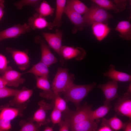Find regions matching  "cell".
I'll return each instance as SVG.
<instances>
[{"label": "cell", "instance_id": "cell-1", "mask_svg": "<svg viewBox=\"0 0 131 131\" xmlns=\"http://www.w3.org/2000/svg\"><path fill=\"white\" fill-rule=\"evenodd\" d=\"M96 85L95 82L91 84L83 85H76L73 83L67 88L64 93V99L66 102L70 101L75 106L76 109L89 93Z\"/></svg>", "mask_w": 131, "mask_h": 131}, {"label": "cell", "instance_id": "cell-2", "mask_svg": "<svg viewBox=\"0 0 131 131\" xmlns=\"http://www.w3.org/2000/svg\"><path fill=\"white\" fill-rule=\"evenodd\" d=\"M113 17L106 10L93 2L88 11L83 16L86 26L96 23L108 24L109 19Z\"/></svg>", "mask_w": 131, "mask_h": 131}, {"label": "cell", "instance_id": "cell-3", "mask_svg": "<svg viewBox=\"0 0 131 131\" xmlns=\"http://www.w3.org/2000/svg\"><path fill=\"white\" fill-rule=\"evenodd\" d=\"M66 68L58 67L52 82L51 89L55 94L64 93L75 79L73 74H69Z\"/></svg>", "mask_w": 131, "mask_h": 131}, {"label": "cell", "instance_id": "cell-4", "mask_svg": "<svg viewBox=\"0 0 131 131\" xmlns=\"http://www.w3.org/2000/svg\"><path fill=\"white\" fill-rule=\"evenodd\" d=\"M92 106L85 103L75 111L70 110L68 108L65 112V118L67 119L70 124V127L89 119Z\"/></svg>", "mask_w": 131, "mask_h": 131}, {"label": "cell", "instance_id": "cell-5", "mask_svg": "<svg viewBox=\"0 0 131 131\" xmlns=\"http://www.w3.org/2000/svg\"><path fill=\"white\" fill-rule=\"evenodd\" d=\"M86 54V51L82 48L62 46L61 51L60 62L63 66L65 59L67 60L74 58L78 60H81L85 57Z\"/></svg>", "mask_w": 131, "mask_h": 131}, {"label": "cell", "instance_id": "cell-6", "mask_svg": "<svg viewBox=\"0 0 131 131\" xmlns=\"http://www.w3.org/2000/svg\"><path fill=\"white\" fill-rule=\"evenodd\" d=\"M38 105L39 108L34 113L32 119L40 127L48 124L50 122L49 119L47 118V114L48 111L54 106L53 104L47 103L44 100L39 101Z\"/></svg>", "mask_w": 131, "mask_h": 131}, {"label": "cell", "instance_id": "cell-7", "mask_svg": "<svg viewBox=\"0 0 131 131\" xmlns=\"http://www.w3.org/2000/svg\"><path fill=\"white\" fill-rule=\"evenodd\" d=\"M31 30L27 23L15 25L0 31V41L7 39L17 38Z\"/></svg>", "mask_w": 131, "mask_h": 131}, {"label": "cell", "instance_id": "cell-8", "mask_svg": "<svg viewBox=\"0 0 131 131\" xmlns=\"http://www.w3.org/2000/svg\"><path fill=\"white\" fill-rule=\"evenodd\" d=\"M114 109L117 114L131 118V97L128 92L118 99L115 104Z\"/></svg>", "mask_w": 131, "mask_h": 131}, {"label": "cell", "instance_id": "cell-9", "mask_svg": "<svg viewBox=\"0 0 131 131\" xmlns=\"http://www.w3.org/2000/svg\"><path fill=\"white\" fill-rule=\"evenodd\" d=\"M7 52L10 53L19 69L25 70L29 67L30 58L27 53L22 51L8 47L6 48Z\"/></svg>", "mask_w": 131, "mask_h": 131}, {"label": "cell", "instance_id": "cell-10", "mask_svg": "<svg viewBox=\"0 0 131 131\" xmlns=\"http://www.w3.org/2000/svg\"><path fill=\"white\" fill-rule=\"evenodd\" d=\"M42 34L49 46L58 54L61 59L63 32L57 30L55 33L43 32Z\"/></svg>", "mask_w": 131, "mask_h": 131}, {"label": "cell", "instance_id": "cell-11", "mask_svg": "<svg viewBox=\"0 0 131 131\" xmlns=\"http://www.w3.org/2000/svg\"><path fill=\"white\" fill-rule=\"evenodd\" d=\"M33 90L24 87L20 90L14 98L9 102L11 106L24 109L27 106V103L32 95Z\"/></svg>", "mask_w": 131, "mask_h": 131}, {"label": "cell", "instance_id": "cell-12", "mask_svg": "<svg viewBox=\"0 0 131 131\" xmlns=\"http://www.w3.org/2000/svg\"><path fill=\"white\" fill-rule=\"evenodd\" d=\"M64 13L74 25L72 30L73 33H75L79 31L82 30L86 26L81 15L74 11L66 4Z\"/></svg>", "mask_w": 131, "mask_h": 131}, {"label": "cell", "instance_id": "cell-13", "mask_svg": "<svg viewBox=\"0 0 131 131\" xmlns=\"http://www.w3.org/2000/svg\"><path fill=\"white\" fill-rule=\"evenodd\" d=\"M98 87L101 89L104 95L106 100L104 104H110V102L118 97L117 82L112 81L102 84H99Z\"/></svg>", "mask_w": 131, "mask_h": 131}, {"label": "cell", "instance_id": "cell-14", "mask_svg": "<svg viewBox=\"0 0 131 131\" xmlns=\"http://www.w3.org/2000/svg\"><path fill=\"white\" fill-rule=\"evenodd\" d=\"M24 74L13 70L10 66L3 74L2 77L6 82L7 85L16 87L25 81V79L21 77Z\"/></svg>", "mask_w": 131, "mask_h": 131}, {"label": "cell", "instance_id": "cell-15", "mask_svg": "<svg viewBox=\"0 0 131 131\" xmlns=\"http://www.w3.org/2000/svg\"><path fill=\"white\" fill-rule=\"evenodd\" d=\"M27 24L31 30H33L46 28L52 30L54 27L52 22H48L45 17L40 15L37 13L34 14L28 18Z\"/></svg>", "mask_w": 131, "mask_h": 131}, {"label": "cell", "instance_id": "cell-16", "mask_svg": "<svg viewBox=\"0 0 131 131\" xmlns=\"http://www.w3.org/2000/svg\"><path fill=\"white\" fill-rule=\"evenodd\" d=\"M36 79L37 87L42 90L40 96L47 99H52L55 94L50 88L48 78L36 77Z\"/></svg>", "mask_w": 131, "mask_h": 131}, {"label": "cell", "instance_id": "cell-17", "mask_svg": "<svg viewBox=\"0 0 131 131\" xmlns=\"http://www.w3.org/2000/svg\"><path fill=\"white\" fill-rule=\"evenodd\" d=\"M113 65H110L107 72L104 73V76H107L112 81L118 82H129L131 81V76L126 73L119 71L115 69Z\"/></svg>", "mask_w": 131, "mask_h": 131}, {"label": "cell", "instance_id": "cell-18", "mask_svg": "<svg viewBox=\"0 0 131 131\" xmlns=\"http://www.w3.org/2000/svg\"><path fill=\"white\" fill-rule=\"evenodd\" d=\"M41 52V61L49 67L57 61V58L52 53L49 48L43 40L40 41Z\"/></svg>", "mask_w": 131, "mask_h": 131}, {"label": "cell", "instance_id": "cell-19", "mask_svg": "<svg viewBox=\"0 0 131 131\" xmlns=\"http://www.w3.org/2000/svg\"><path fill=\"white\" fill-rule=\"evenodd\" d=\"M108 25L103 23H95L92 25L93 33L98 41H102L110 32L111 29Z\"/></svg>", "mask_w": 131, "mask_h": 131}, {"label": "cell", "instance_id": "cell-20", "mask_svg": "<svg viewBox=\"0 0 131 131\" xmlns=\"http://www.w3.org/2000/svg\"><path fill=\"white\" fill-rule=\"evenodd\" d=\"M130 20L119 22L115 29L119 33V36L124 40L129 41L131 39V25Z\"/></svg>", "mask_w": 131, "mask_h": 131}, {"label": "cell", "instance_id": "cell-21", "mask_svg": "<svg viewBox=\"0 0 131 131\" xmlns=\"http://www.w3.org/2000/svg\"><path fill=\"white\" fill-rule=\"evenodd\" d=\"M97 125L95 121L89 119L70 127V131H97Z\"/></svg>", "mask_w": 131, "mask_h": 131}, {"label": "cell", "instance_id": "cell-22", "mask_svg": "<svg viewBox=\"0 0 131 131\" xmlns=\"http://www.w3.org/2000/svg\"><path fill=\"white\" fill-rule=\"evenodd\" d=\"M23 110L16 107H4L0 113V119L11 121L17 116H22Z\"/></svg>", "mask_w": 131, "mask_h": 131}, {"label": "cell", "instance_id": "cell-23", "mask_svg": "<svg viewBox=\"0 0 131 131\" xmlns=\"http://www.w3.org/2000/svg\"><path fill=\"white\" fill-rule=\"evenodd\" d=\"M48 67L40 61L25 73L32 74L36 77L48 78L49 73Z\"/></svg>", "mask_w": 131, "mask_h": 131}, {"label": "cell", "instance_id": "cell-24", "mask_svg": "<svg viewBox=\"0 0 131 131\" xmlns=\"http://www.w3.org/2000/svg\"><path fill=\"white\" fill-rule=\"evenodd\" d=\"M66 0H57L55 16L52 22L54 27H59L62 25V16L66 3Z\"/></svg>", "mask_w": 131, "mask_h": 131}, {"label": "cell", "instance_id": "cell-25", "mask_svg": "<svg viewBox=\"0 0 131 131\" xmlns=\"http://www.w3.org/2000/svg\"><path fill=\"white\" fill-rule=\"evenodd\" d=\"M124 123L116 116L107 119L103 118L101 125L107 126L114 131H117L123 129Z\"/></svg>", "mask_w": 131, "mask_h": 131}, {"label": "cell", "instance_id": "cell-26", "mask_svg": "<svg viewBox=\"0 0 131 131\" xmlns=\"http://www.w3.org/2000/svg\"><path fill=\"white\" fill-rule=\"evenodd\" d=\"M111 107L110 104H104L94 111L91 110L89 113V119L95 121L103 118L108 113Z\"/></svg>", "mask_w": 131, "mask_h": 131}, {"label": "cell", "instance_id": "cell-27", "mask_svg": "<svg viewBox=\"0 0 131 131\" xmlns=\"http://www.w3.org/2000/svg\"><path fill=\"white\" fill-rule=\"evenodd\" d=\"M66 4L81 15L85 14L89 9V8L83 3L78 0H67Z\"/></svg>", "mask_w": 131, "mask_h": 131}, {"label": "cell", "instance_id": "cell-28", "mask_svg": "<svg viewBox=\"0 0 131 131\" xmlns=\"http://www.w3.org/2000/svg\"><path fill=\"white\" fill-rule=\"evenodd\" d=\"M37 13L40 15L45 17L49 16H52L55 9L52 7L46 1L43 0L38 7L36 8Z\"/></svg>", "mask_w": 131, "mask_h": 131}, {"label": "cell", "instance_id": "cell-29", "mask_svg": "<svg viewBox=\"0 0 131 131\" xmlns=\"http://www.w3.org/2000/svg\"><path fill=\"white\" fill-rule=\"evenodd\" d=\"M91 1L106 10H112L116 13L120 12L112 1L109 0H92Z\"/></svg>", "mask_w": 131, "mask_h": 131}, {"label": "cell", "instance_id": "cell-30", "mask_svg": "<svg viewBox=\"0 0 131 131\" xmlns=\"http://www.w3.org/2000/svg\"><path fill=\"white\" fill-rule=\"evenodd\" d=\"M19 125L21 127L19 131H40V127L34 123L32 119L27 121L21 120L19 122Z\"/></svg>", "mask_w": 131, "mask_h": 131}, {"label": "cell", "instance_id": "cell-31", "mask_svg": "<svg viewBox=\"0 0 131 131\" xmlns=\"http://www.w3.org/2000/svg\"><path fill=\"white\" fill-rule=\"evenodd\" d=\"M54 107L61 112H64L68 108L66 102L59 94H55L52 99Z\"/></svg>", "mask_w": 131, "mask_h": 131}, {"label": "cell", "instance_id": "cell-32", "mask_svg": "<svg viewBox=\"0 0 131 131\" xmlns=\"http://www.w3.org/2000/svg\"><path fill=\"white\" fill-rule=\"evenodd\" d=\"M41 1L39 0H21L15 2L14 5L18 9H21L24 7L26 6L37 8Z\"/></svg>", "mask_w": 131, "mask_h": 131}, {"label": "cell", "instance_id": "cell-33", "mask_svg": "<svg viewBox=\"0 0 131 131\" xmlns=\"http://www.w3.org/2000/svg\"><path fill=\"white\" fill-rule=\"evenodd\" d=\"M19 90L6 87L0 89V99L7 97H14Z\"/></svg>", "mask_w": 131, "mask_h": 131}, {"label": "cell", "instance_id": "cell-34", "mask_svg": "<svg viewBox=\"0 0 131 131\" xmlns=\"http://www.w3.org/2000/svg\"><path fill=\"white\" fill-rule=\"evenodd\" d=\"M62 112L54 107L50 115V121L53 124H58L61 122Z\"/></svg>", "mask_w": 131, "mask_h": 131}, {"label": "cell", "instance_id": "cell-35", "mask_svg": "<svg viewBox=\"0 0 131 131\" xmlns=\"http://www.w3.org/2000/svg\"><path fill=\"white\" fill-rule=\"evenodd\" d=\"M9 63L6 57L0 53V73L3 74L10 67L8 66Z\"/></svg>", "mask_w": 131, "mask_h": 131}, {"label": "cell", "instance_id": "cell-36", "mask_svg": "<svg viewBox=\"0 0 131 131\" xmlns=\"http://www.w3.org/2000/svg\"><path fill=\"white\" fill-rule=\"evenodd\" d=\"M11 128V121L0 119V131H10Z\"/></svg>", "mask_w": 131, "mask_h": 131}, {"label": "cell", "instance_id": "cell-37", "mask_svg": "<svg viewBox=\"0 0 131 131\" xmlns=\"http://www.w3.org/2000/svg\"><path fill=\"white\" fill-rule=\"evenodd\" d=\"M114 3L119 10V12H122L126 8L127 1L126 0H114Z\"/></svg>", "mask_w": 131, "mask_h": 131}, {"label": "cell", "instance_id": "cell-38", "mask_svg": "<svg viewBox=\"0 0 131 131\" xmlns=\"http://www.w3.org/2000/svg\"><path fill=\"white\" fill-rule=\"evenodd\" d=\"M58 125L60 126L59 131H69L70 124L67 119H64Z\"/></svg>", "mask_w": 131, "mask_h": 131}, {"label": "cell", "instance_id": "cell-39", "mask_svg": "<svg viewBox=\"0 0 131 131\" xmlns=\"http://www.w3.org/2000/svg\"><path fill=\"white\" fill-rule=\"evenodd\" d=\"M123 129L124 131H131V122L130 119L127 122L124 123Z\"/></svg>", "mask_w": 131, "mask_h": 131}, {"label": "cell", "instance_id": "cell-40", "mask_svg": "<svg viewBox=\"0 0 131 131\" xmlns=\"http://www.w3.org/2000/svg\"><path fill=\"white\" fill-rule=\"evenodd\" d=\"M4 0H0V20L2 18L4 14Z\"/></svg>", "mask_w": 131, "mask_h": 131}, {"label": "cell", "instance_id": "cell-41", "mask_svg": "<svg viewBox=\"0 0 131 131\" xmlns=\"http://www.w3.org/2000/svg\"><path fill=\"white\" fill-rule=\"evenodd\" d=\"M97 131H114L109 127L106 126H102Z\"/></svg>", "mask_w": 131, "mask_h": 131}, {"label": "cell", "instance_id": "cell-42", "mask_svg": "<svg viewBox=\"0 0 131 131\" xmlns=\"http://www.w3.org/2000/svg\"><path fill=\"white\" fill-rule=\"evenodd\" d=\"M7 83L1 77H0V89L5 87Z\"/></svg>", "mask_w": 131, "mask_h": 131}, {"label": "cell", "instance_id": "cell-43", "mask_svg": "<svg viewBox=\"0 0 131 131\" xmlns=\"http://www.w3.org/2000/svg\"><path fill=\"white\" fill-rule=\"evenodd\" d=\"M43 131H53L52 127L48 126L46 127Z\"/></svg>", "mask_w": 131, "mask_h": 131}, {"label": "cell", "instance_id": "cell-44", "mask_svg": "<svg viewBox=\"0 0 131 131\" xmlns=\"http://www.w3.org/2000/svg\"><path fill=\"white\" fill-rule=\"evenodd\" d=\"M131 83H130L129 84L128 87V90H127L128 93L130 94H131Z\"/></svg>", "mask_w": 131, "mask_h": 131}]
</instances>
